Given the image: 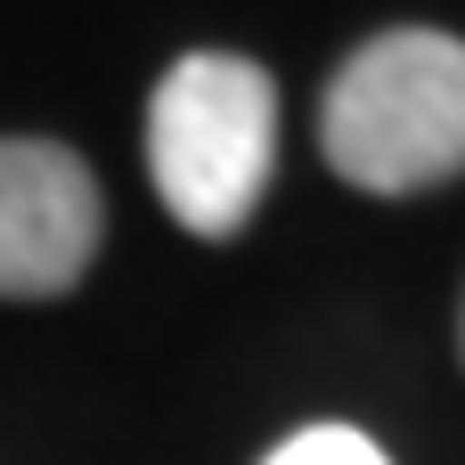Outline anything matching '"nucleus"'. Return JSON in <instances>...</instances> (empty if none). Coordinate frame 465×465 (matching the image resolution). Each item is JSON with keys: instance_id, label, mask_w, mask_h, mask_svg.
<instances>
[{"instance_id": "1", "label": "nucleus", "mask_w": 465, "mask_h": 465, "mask_svg": "<svg viewBox=\"0 0 465 465\" xmlns=\"http://www.w3.org/2000/svg\"><path fill=\"white\" fill-rule=\"evenodd\" d=\"M327 163L368 196H417L465 172V41L392 25L343 57L319 106Z\"/></svg>"}, {"instance_id": "2", "label": "nucleus", "mask_w": 465, "mask_h": 465, "mask_svg": "<svg viewBox=\"0 0 465 465\" xmlns=\"http://www.w3.org/2000/svg\"><path fill=\"white\" fill-rule=\"evenodd\" d=\"M278 155V82L253 57L196 49L147 98V172L163 213L188 237H237L270 188Z\"/></svg>"}, {"instance_id": "3", "label": "nucleus", "mask_w": 465, "mask_h": 465, "mask_svg": "<svg viewBox=\"0 0 465 465\" xmlns=\"http://www.w3.org/2000/svg\"><path fill=\"white\" fill-rule=\"evenodd\" d=\"M98 253V180L57 139H0V302L74 294Z\"/></svg>"}, {"instance_id": "4", "label": "nucleus", "mask_w": 465, "mask_h": 465, "mask_svg": "<svg viewBox=\"0 0 465 465\" xmlns=\"http://www.w3.org/2000/svg\"><path fill=\"white\" fill-rule=\"evenodd\" d=\"M262 465H392L368 433H351V425H311V433H294V441H278Z\"/></svg>"}]
</instances>
